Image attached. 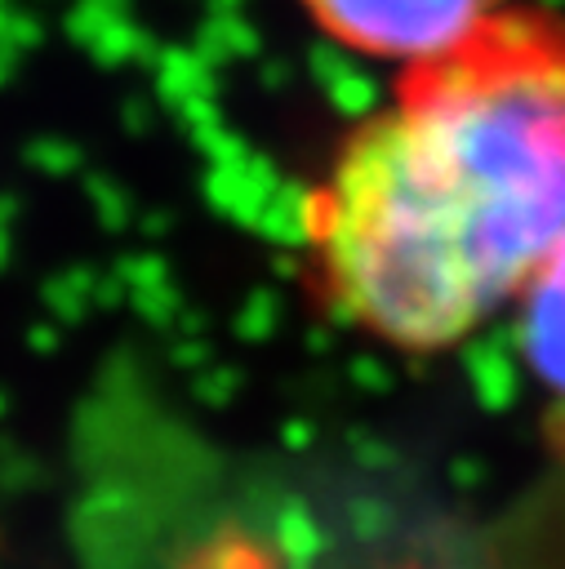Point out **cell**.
<instances>
[{
    "mask_svg": "<svg viewBox=\"0 0 565 569\" xmlns=\"http://www.w3.org/2000/svg\"><path fill=\"white\" fill-rule=\"evenodd\" d=\"M329 307L440 351L525 293L565 244V27L503 13L409 67L307 200Z\"/></svg>",
    "mask_w": 565,
    "mask_h": 569,
    "instance_id": "6da1fadb",
    "label": "cell"
},
{
    "mask_svg": "<svg viewBox=\"0 0 565 569\" xmlns=\"http://www.w3.org/2000/svg\"><path fill=\"white\" fill-rule=\"evenodd\" d=\"M343 44L409 67L454 53L503 18V0H303Z\"/></svg>",
    "mask_w": 565,
    "mask_h": 569,
    "instance_id": "7a4b0ae2",
    "label": "cell"
},
{
    "mask_svg": "<svg viewBox=\"0 0 565 569\" xmlns=\"http://www.w3.org/2000/svg\"><path fill=\"white\" fill-rule=\"evenodd\" d=\"M521 347L538 382L565 400V244L521 293Z\"/></svg>",
    "mask_w": 565,
    "mask_h": 569,
    "instance_id": "3957f363",
    "label": "cell"
}]
</instances>
